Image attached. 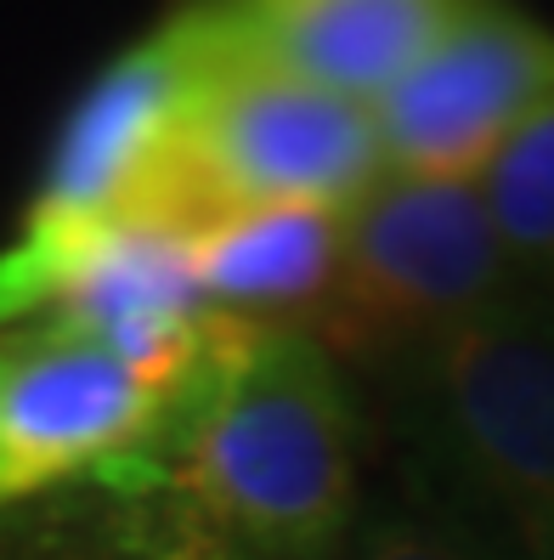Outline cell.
Wrapping results in <instances>:
<instances>
[{
	"instance_id": "obj_1",
	"label": "cell",
	"mask_w": 554,
	"mask_h": 560,
	"mask_svg": "<svg viewBox=\"0 0 554 560\" xmlns=\"http://www.w3.org/2000/svg\"><path fill=\"white\" fill-rule=\"evenodd\" d=\"M165 492L249 560H329L356 515V431L334 351L300 323L221 312L165 419L103 476Z\"/></svg>"
},
{
	"instance_id": "obj_2",
	"label": "cell",
	"mask_w": 554,
	"mask_h": 560,
	"mask_svg": "<svg viewBox=\"0 0 554 560\" xmlns=\"http://www.w3.org/2000/svg\"><path fill=\"white\" fill-rule=\"evenodd\" d=\"M210 12L215 35L181 130L130 221L199 238L204 226L249 210L356 205L385 176L374 108L272 62L238 35L221 0H210Z\"/></svg>"
},
{
	"instance_id": "obj_3",
	"label": "cell",
	"mask_w": 554,
	"mask_h": 560,
	"mask_svg": "<svg viewBox=\"0 0 554 560\" xmlns=\"http://www.w3.org/2000/svg\"><path fill=\"white\" fill-rule=\"evenodd\" d=\"M509 272L515 260L475 182L385 171L345 205L334 283L300 328L329 351H436L447 335L515 301Z\"/></svg>"
},
{
	"instance_id": "obj_4",
	"label": "cell",
	"mask_w": 554,
	"mask_h": 560,
	"mask_svg": "<svg viewBox=\"0 0 554 560\" xmlns=\"http://www.w3.org/2000/svg\"><path fill=\"white\" fill-rule=\"evenodd\" d=\"M176 385L62 312L0 328V515L103 476L165 419Z\"/></svg>"
},
{
	"instance_id": "obj_5",
	"label": "cell",
	"mask_w": 554,
	"mask_h": 560,
	"mask_svg": "<svg viewBox=\"0 0 554 560\" xmlns=\"http://www.w3.org/2000/svg\"><path fill=\"white\" fill-rule=\"evenodd\" d=\"M425 357L452 458L520 549L554 560V317L504 301Z\"/></svg>"
},
{
	"instance_id": "obj_6",
	"label": "cell",
	"mask_w": 554,
	"mask_h": 560,
	"mask_svg": "<svg viewBox=\"0 0 554 560\" xmlns=\"http://www.w3.org/2000/svg\"><path fill=\"white\" fill-rule=\"evenodd\" d=\"M554 96V28L509 0H475L374 103L385 171L475 182L520 119Z\"/></svg>"
},
{
	"instance_id": "obj_7",
	"label": "cell",
	"mask_w": 554,
	"mask_h": 560,
	"mask_svg": "<svg viewBox=\"0 0 554 560\" xmlns=\"http://www.w3.org/2000/svg\"><path fill=\"white\" fill-rule=\"evenodd\" d=\"M475 0H221L272 62L351 103H379Z\"/></svg>"
},
{
	"instance_id": "obj_8",
	"label": "cell",
	"mask_w": 554,
	"mask_h": 560,
	"mask_svg": "<svg viewBox=\"0 0 554 560\" xmlns=\"http://www.w3.org/2000/svg\"><path fill=\"white\" fill-rule=\"evenodd\" d=\"M340 221L329 205L249 210L192 238V278L204 301L260 323H306L340 267Z\"/></svg>"
},
{
	"instance_id": "obj_9",
	"label": "cell",
	"mask_w": 554,
	"mask_h": 560,
	"mask_svg": "<svg viewBox=\"0 0 554 560\" xmlns=\"http://www.w3.org/2000/svg\"><path fill=\"white\" fill-rule=\"evenodd\" d=\"M509 260L554 267V96L515 125V137L475 176Z\"/></svg>"
},
{
	"instance_id": "obj_10",
	"label": "cell",
	"mask_w": 554,
	"mask_h": 560,
	"mask_svg": "<svg viewBox=\"0 0 554 560\" xmlns=\"http://www.w3.org/2000/svg\"><path fill=\"white\" fill-rule=\"evenodd\" d=\"M351 560H481V555L470 544H459L452 533H441V526H431V521L385 515L363 533Z\"/></svg>"
},
{
	"instance_id": "obj_11",
	"label": "cell",
	"mask_w": 554,
	"mask_h": 560,
	"mask_svg": "<svg viewBox=\"0 0 554 560\" xmlns=\"http://www.w3.org/2000/svg\"><path fill=\"white\" fill-rule=\"evenodd\" d=\"M181 510V504H176ZM35 560H51V555H35ZM148 560H249V555H238V549H226L221 538H210L199 521H192L187 510H181V526L170 533V544L165 549H153Z\"/></svg>"
},
{
	"instance_id": "obj_12",
	"label": "cell",
	"mask_w": 554,
	"mask_h": 560,
	"mask_svg": "<svg viewBox=\"0 0 554 560\" xmlns=\"http://www.w3.org/2000/svg\"><path fill=\"white\" fill-rule=\"evenodd\" d=\"M0 560H35V549L23 544V533H0Z\"/></svg>"
}]
</instances>
